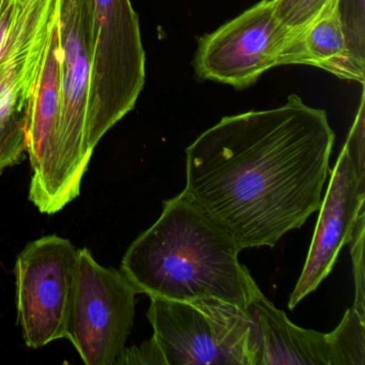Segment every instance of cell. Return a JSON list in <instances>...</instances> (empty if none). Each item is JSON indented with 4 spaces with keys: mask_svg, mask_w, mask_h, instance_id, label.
<instances>
[{
    "mask_svg": "<svg viewBox=\"0 0 365 365\" xmlns=\"http://www.w3.org/2000/svg\"><path fill=\"white\" fill-rule=\"evenodd\" d=\"M334 140L326 110L298 95L223 117L185 150L182 192L241 251L275 247L319 210Z\"/></svg>",
    "mask_w": 365,
    "mask_h": 365,
    "instance_id": "6da1fadb",
    "label": "cell"
},
{
    "mask_svg": "<svg viewBox=\"0 0 365 365\" xmlns=\"http://www.w3.org/2000/svg\"><path fill=\"white\" fill-rule=\"evenodd\" d=\"M241 250L183 192L125 252L120 271L138 294L191 302L215 299L249 309L260 292Z\"/></svg>",
    "mask_w": 365,
    "mask_h": 365,
    "instance_id": "7a4b0ae2",
    "label": "cell"
},
{
    "mask_svg": "<svg viewBox=\"0 0 365 365\" xmlns=\"http://www.w3.org/2000/svg\"><path fill=\"white\" fill-rule=\"evenodd\" d=\"M147 317L166 365H257L259 329L249 309L150 298Z\"/></svg>",
    "mask_w": 365,
    "mask_h": 365,
    "instance_id": "3957f363",
    "label": "cell"
},
{
    "mask_svg": "<svg viewBox=\"0 0 365 365\" xmlns=\"http://www.w3.org/2000/svg\"><path fill=\"white\" fill-rule=\"evenodd\" d=\"M93 56L87 99V138L95 150L129 114L146 81V54L131 0H93Z\"/></svg>",
    "mask_w": 365,
    "mask_h": 365,
    "instance_id": "277c9868",
    "label": "cell"
},
{
    "mask_svg": "<svg viewBox=\"0 0 365 365\" xmlns=\"http://www.w3.org/2000/svg\"><path fill=\"white\" fill-rule=\"evenodd\" d=\"M59 0H18L0 53V174L22 161L27 128L53 31Z\"/></svg>",
    "mask_w": 365,
    "mask_h": 365,
    "instance_id": "5b68a950",
    "label": "cell"
},
{
    "mask_svg": "<svg viewBox=\"0 0 365 365\" xmlns=\"http://www.w3.org/2000/svg\"><path fill=\"white\" fill-rule=\"evenodd\" d=\"M58 35L59 183L65 208L80 195L93 153L87 138V99L93 56V0H59Z\"/></svg>",
    "mask_w": 365,
    "mask_h": 365,
    "instance_id": "8992f818",
    "label": "cell"
},
{
    "mask_svg": "<svg viewBox=\"0 0 365 365\" xmlns=\"http://www.w3.org/2000/svg\"><path fill=\"white\" fill-rule=\"evenodd\" d=\"M121 271L106 268L78 250L66 337L87 365H113L125 348L135 317V296Z\"/></svg>",
    "mask_w": 365,
    "mask_h": 365,
    "instance_id": "52a82bcc",
    "label": "cell"
},
{
    "mask_svg": "<svg viewBox=\"0 0 365 365\" xmlns=\"http://www.w3.org/2000/svg\"><path fill=\"white\" fill-rule=\"evenodd\" d=\"M365 101L360 106L345 145L331 172L322 197L317 225L300 277L292 290L288 307L294 309L315 292L336 264L339 252L349 245L354 228L365 215Z\"/></svg>",
    "mask_w": 365,
    "mask_h": 365,
    "instance_id": "ba28073f",
    "label": "cell"
},
{
    "mask_svg": "<svg viewBox=\"0 0 365 365\" xmlns=\"http://www.w3.org/2000/svg\"><path fill=\"white\" fill-rule=\"evenodd\" d=\"M78 249L57 235L29 243L16 258L18 322L29 347L65 339Z\"/></svg>",
    "mask_w": 365,
    "mask_h": 365,
    "instance_id": "9c48e42d",
    "label": "cell"
},
{
    "mask_svg": "<svg viewBox=\"0 0 365 365\" xmlns=\"http://www.w3.org/2000/svg\"><path fill=\"white\" fill-rule=\"evenodd\" d=\"M292 31L275 14L274 0H260L197 41L193 68L200 81L245 89L282 66Z\"/></svg>",
    "mask_w": 365,
    "mask_h": 365,
    "instance_id": "30bf717a",
    "label": "cell"
},
{
    "mask_svg": "<svg viewBox=\"0 0 365 365\" xmlns=\"http://www.w3.org/2000/svg\"><path fill=\"white\" fill-rule=\"evenodd\" d=\"M59 112L61 53L57 23L27 128L26 151L33 168L29 200L46 215H55L63 209L59 183Z\"/></svg>",
    "mask_w": 365,
    "mask_h": 365,
    "instance_id": "8fae6325",
    "label": "cell"
},
{
    "mask_svg": "<svg viewBox=\"0 0 365 365\" xmlns=\"http://www.w3.org/2000/svg\"><path fill=\"white\" fill-rule=\"evenodd\" d=\"M249 311L259 329L257 365H333L329 333L292 324L262 290Z\"/></svg>",
    "mask_w": 365,
    "mask_h": 365,
    "instance_id": "7c38bea8",
    "label": "cell"
},
{
    "mask_svg": "<svg viewBox=\"0 0 365 365\" xmlns=\"http://www.w3.org/2000/svg\"><path fill=\"white\" fill-rule=\"evenodd\" d=\"M313 66L341 80L364 84L365 66L348 48L336 10V0L311 24L292 31L282 58V66Z\"/></svg>",
    "mask_w": 365,
    "mask_h": 365,
    "instance_id": "4fadbf2b",
    "label": "cell"
},
{
    "mask_svg": "<svg viewBox=\"0 0 365 365\" xmlns=\"http://www.w3.org/2000/svg\"><path fill=\"white\" fill-rule=\"evenodd\" d=\"M330 334L333 365H365V317L354 307Z\"/></svg>",
    "mask_w": 365,
    "mask_h": 365,
    "instance_id": "5bb4252c",
    "label": "cell"
},
{
    "mask_svg": "<svg viewBox=\"0 0 365 365\" xmlns=\"http://www.w3.org/2000/svg\"><path fill=\"white\" fill-rule=\"evenodd\" d=\"M336 10L350 52L365 66V0H336Z\"/></svg>",
    "mask_w": 365,
    "mask_h": 365,
    "instance_id": "9a60e30c",
    "label": "cell"
},
{
    "mask_svg": "<svg viewBox=\"0 0 365 365\" xmlns=\"http://www.w3.org/2000/svg\"><path fill=\"white\" fill-rule=\"evenodd\" d=\"M335 0H274L275 14L294 33L302 31Z\"/></svg>",
    "mask_w": 365,
    "mask_h": 365,
    "instance_id": "2e32d148",
    "label": "cell"
},
{
    "mask_svg": "<svg viewBox=\"0 0 365 365\" xmlns=\"http://www.w3.org/2000/svg\"><path fill=\"white\" fill-rule=\"evenodd\" d=\"M364 232L365 215H363L356 223L349 245L356 289L352 307L365 317Z\"/></svg>",
    "mask_w": 365,
    "mask_h": 365,
    "instance_id": "e0dca14e",
    "label": "cell"
},
{
    "mask_svg": "<svg viewBox=\"0 0 365 365\" xmlns=\"http://www.w3.org/2000/svg\"><path fill=\"white\" fill-rule=\"evenodd\" d=\"M115 364L166 365V361L157 339L153 335L140 347L125 348Z\"/></svg>",
    "mask_w": 365,
    "mask_h": 365,
    "instance_id": "ac0fdd59",
    "label": "cell"
},
{
    "mask_svg": "<svg viewBox=\"0 0 365 365\" xmlns=\"http://www.w3.org/2000/svg\"><path fill=\"white\" fill-rule=\"evenodd\" d=\"M1 1H3V0H0V5H1Z\"/></svg>",
    "mask_w": 365,
    "mask_h": 365,
    "instance_id": "d6986e66",
    "label": "cell"
}]
</instances>
